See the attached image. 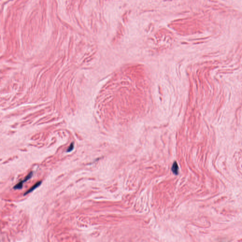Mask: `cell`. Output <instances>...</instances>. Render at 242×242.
<instances>
[{
	"label": "cell",
	"mask_w": 242,
	"mask_h": 242,
	"mask_svg": "<svg viewBox=\"0 0 242 242\" xmlns=\"http://www.w3.org/2000/svg\"><path fill=\"white\" fill-rule=\"evenodd\" d=\"M33 172H30L23 180H21V181L19 182L17 184H16L13 187V189L14 190H21L23 188V184H24V183L26 182L28 180H29L33 176Z\"/></svg>",
	"instance_id": "cell-1"
},
{
	"label": "cell",
	"mask_w": 242,
	"mask_h": 242,
	"mask_svg": "<svg viewBox=\"0 0 242 242\" xmlns=\"http://www.w3.org/2000/svg\"><path fill=\"white\" fill-rule=\"evenodd\" d=\"M42 182V181L37 182L33 186H32L29 189H28L27 192H26L25 193V194H24V195H27V194L31 193L33 191H34L37 187H38L39 186H40V185L41 184Z\"/></svg>",
	"instance_id": "cell-2"
},
{
	"label": "cell",
	"mask_w": 242,
	"mask_h": 242,
	"mask_svg": "<svg viewBox=\"0 0 242 242\" xmlns=\"http://www.w3.org/2000/svg\"><path fill=\"white\" fill-rule=\"evenodd\" d=\"M171 170H172V172L175 175H177L178 174V173H179V167H178V164L176 162H175L173 163Z\"/></svg>",
	"instance_id": "cell-3"
},
{
	"label": "cell",
	"mask_w": 242,
	"mask_h": 242,
	"mask_svg": "<svg viewBox=\"0 0 242 242\" xmlns=\"http://www.w3.org/2000/svg\"><path fill=\"white\" fill-rule=\"evenodd\" d=\"M74 144L73 142H72L70 146L67 149L66 152H70L72 151L74 149Z\"/></svg>",
	"instance_id": "cell-4"
}]
</instances>
